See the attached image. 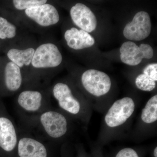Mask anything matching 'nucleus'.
<instances>
[{
  "instance_id": "1",
  "label": "nucleus",
  "mask_w": 157,
  "mask_h": 157,
  "mask_svg": "<svg viewBox=\"0 0 157 157\" xmlns=\"http://www.w3.org/2000/svg\"><path fill=\"white\" fill-rule=\"evenodd\" d=\"M135 101L125 97L115 101L109 107L104 117V132L113 133L130 120L135 109Z\"/></svg>"
},
{
  "instance_id": "2",
  "label": "nucleus",
  "mask_w": 157,
  "mask_h": 157,
  "mask_svg": "<svg viewBox=\"0 0 157 157\" xmlns=\"http://www.w3.org/2000/svg\"><path fill=\"white\" fill-rule=\"evenodd\" d=\"M54 97L60 108L69 114L78 117L85 123L89 122L92 114L91 107L85 106L73 96L69 86L58 82L54 86Z\"/></svg>"
},
{
  "instance_id": "3",
  "label": "nucleus",
  "mask_w": 157,
  "mask_h": 157,
  "mask_svg": "<svg viewBox=\"0 0 157 157\" xmlns=\"http://www.w3.org/2000/svg\"><path fill=\"white\" fill-rule=\"evenodd\" d=\"M81 82L88 93L96 97H101L109 93L111 87V79L102 71L89 70L82 75Z\"/></svg>"
},
{
  "instance_id": "4",
  "label": "nucleus",
  "mask_w": 157,
  "mask_h": 157,
  "mask_svg": "<svg viewBox=\"0 0 157 157\" xmlns=\"http://www.w3.org/2000/svg\"><path fill=\"white\" fill-rule=\"evenodd\" d=\"M151 23L149 15L145 11L137 12L131 22L124 28L123 34L127 39L132 41H141L151 33Z\"/></svg>"
},
{
  "instance_id": "5",
  "label": "nucleus",
  "mask_w": 157,
  "mask_h": 157,
  "mask_svg": "<svg viewBox=\"0 0 157 157\" xmlns=\"http://www.w3.org/2000/svg\"><path fill=\"white\" fill-rule=\"evenodd\" d=\"M62 56L58 48L52 43H45L35 50L32 66L36 68L56 67L62 63Z\"/></svg>"
},
{
  "instance_id": "6",
  "label": "nucleus",
  "mask_w": 157,
  "mask_h": 157,
  "mask_svg": "<svg viewBox=\"0 0 157 157\" xmlns=\"http://www.w3.org/2000/svg\"><path fill=\"white\" fill-rule=\"evenodd\" d=\"M120 52L122 62L131 66L139 64L144 58H152L154 54L153 49L148 44H141L138 46L131 41L124 43Z\"/></svg>"
},
{
  "instance_id": "7",
  "label": "nucleus",
  "mask_w": 157,
  "mask_h": 157,
  "mask_svg": "<svg viewBox=\"0 0 157 157\" xmlns=\"http://www.w3.org/2000/svg\"><path fill=\"white\" fill-rule=\"evenodd\" d=\"M40 121L47 135L52 138H61L67 133L69 128L68 120L60 113L46 111L41 115Z\"/></svg>"
},
{
  "instance_id": "8",
  "label": "nucleus",
  "mask_w": 157,
  "mask_h": 157,
  "mask_svg": "<svg viewBox=\"0 0 157 157\" xmlns=\"http://www.w3.org/2000/svg\"><path fill=\"white\" fill-rule=\"evenodd\" d=\"M25 13L28 17L42 26L54 25L59 20V15L56 8L46 3L26 9Z\"/></svg>"
},
{
  "instance_id": "9",
  "label": "nucleus",
  "mask_w": 157,
  "mask_h": 157,
  "mask_svg": "<svg viewBox=\"0 0 157 157\" xmlns=\"http://www.w3.org/2000/svg\"><path fill=\"white\" fill-rule=\"evenodd\" d=\"M70 14L74 23L82 30L91 33L97 28L95 15L84 4H76L70 9Z\"/></svg>"
},
{
  "instance_id": "10",
  "label": "nucleus",
  "mask_w": 157,
  "mask_h": 157,
  "mask_svg": "<svg viewBox=\"0 0 157 157\" xmlns=\"http://www.w3.org/2000/svg\"><path fill=\"white\" fill-rule=\"evenodd\" d=\"M64 37L68 46L75 50L89 48L95 43L94 39L89 33L76 28L66 31Z\"/></svg>"
},
{
  "instance_id": "11",
  "label": "nucleus",
  "mask_w": 157,
  "mask_h": 157,
  "mask_svg": "<svg viewBox=\"0 0 157 157\" xmlns=\"http://www.w3.org/2000/svg\"><path fill=\"white\" fill-rule=\"evenodd\" d=\"M16 130L8 118L0 117V147L5 151H12L17 144Z\"/></svg>"
},
{
  "instance_id": "12",
  "label": "nucleus",
  "mask_w": 157,
  "mask_h": 157,
  "mask_svg": "<svg viewBox=\"0 0 157 157\" xmlns=\"http://www.w3.org/2000/svg\"><path fill=\"white\" fill-rule=\"evenodd\" d=\"M20 157H47L45 146L38 140L30 137H23L18 144Z\"/></svg>"
},
{
  "instance_id": "13",
  "label": "nucleus",
  "mask_w": 157,
  "mask_h": 157,
  "mask_svg": "<svg viewBox=\"0 0 157 157\" xmlns=\"http://www.w3.org/2000/svg\"><path fill=\"white\" fill-rule=\"evenodd\" d=\"M42 94L37 91L25 90L19 95L17 102L21 108L29 112L38 111L42 105Z\"/></svg>"
},
{
  "instance_id": "14",
  "label": "nucleus",
  "mask_w": 157,
  "mask_h": 157,
  "mask_svg": "<svg viewBox=\"0 0 157 157\" xmlns=\"http://www.w3.org/2000/svg\"><path fill=\"white\" fill-rule=\"evenodd\" d=\"M5 80L9 90L15 91L19 89L22 81L20 68L12 62H9L5 69Z\"/></svg>"
},
{
  "instance_id": "15",
  "label": "nucleus",
  "mask_w": 157,
  "mask_h": 157,
  "mask_svg": "<svg viewBox=\"0 0 157 157\" xmlns=\"http://www.w3.org/2000/svg\"><path fill=\"white\" fill-rule=\"evenodd\" d=\"M140 124L144 127L155 124L157 121V95L153 96L142 109L140 117Z\"/></svg>"
},
{
  "instance_id": "16",
  "label": "nucleus",
  "mask_w": 157,
  "mask_h": 157,
  "mask_svg": "<svg viewBox=\"0 0 157 157\" xmlns=\"http://www.w3.org/2000/svg\"><path fill=\"white\" fill-rule=\"evenodd\" d=\"M35 51V49L33 48L24 50L11 48L7 53V56L11 62L19 68L22 67L24 66H28L30 64Z\"/></svg>"
},
{
  "instance_id": "17",
  "label": "nucleus",
  "mask_w": 157,
  "mask_h": 157,
  "mask_svg": "<svg viewBox=\"0 0 157 157\" xmlns=\"http://www.w3.org/2000/svg\"><path fill=\"white\" fill-rule=\"evenodd\" d=\"M16 34V27L6 18L0 16V39H12Z\"/></svg>"
},
{
  "instance_id": "18",
  "label": "nucleus",
  "mask_w": 157,
  "mask_h": 157,
  "mask_svg": "<svg viewBox=\"0 0 157 157\" xmlns=\"http://www.w3.org/2000/svg\"><path fill=\"white\" fill-rule=\"evenodd\" d=\"M156 82L152 78L142 73L138 75L135 79V84L138 89L150 92L155 89Z\"/></svg>"
},
{
  "instance_id": "19",
  "label": "nucleus",
  "mask_w": 157,
  "mask_h": 157,
  "mask_svg": "<svg viewBox=\"0 0 157 157\" xmlns=\"http://www.w3.org/2000/svg\"><path fill=\"white\" fill-rule=\"evenodd\" d=\"M46 0H14V7L17 10H23L46 4Z\"/></svg>"
},
{
  "instance_id": "20",
  "label": "nucleus",
  "mask_w": 157,
  "mask_h": 157,
  "mask_svg": "<svg viewBox=\"0 0 157 157\" xmlns=\"http://www.w3.org/2000/svg\"><path fill=\"white\" fill-rule=\"evenodd\" d=\"M143 73L155 80L157 81V64H150L147 66L143 70Z\"/></svg>"
},
{
  "instance_id": "21",
  "label": "nucleus",
  "mask_w": 157,
  "mask_h": 157,
  "mask_svg": "<svg viewBox=\"0 0 157 157\" xmlns=\"http://www.w3.org/2000/svg\"><path fill=\"white\" fill-rule=\"evenodd\" d=\"M115 157H139L135 150L131 147H125L118 152Z\"/></svg>"
},
{
  "instance_id": "22",
  "label": "nucleus",
  "mask_w": 157,
  "mask_h": 157,
  "mask_svg": "<svg viewBox=\"0 0 157 157\" xmlns=\"http://www.w3.org/2000/svg\"><path fill=\"white\" fill-rule=\"evenodd\" d=\"M153 155L154 157H157V147H156L154 149L153 152Z\"/></svg>"
}]
</instances>
